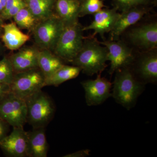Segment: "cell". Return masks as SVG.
<instances>
[{"instance_id": "obj_1", "label": "cell", "mask_w": 157, "mask_h": 157, "mask_svg": "<svg viewBox=\"0 0 157 157\" xmlns=\"http://www.w3.org/2000/svg\"><path fill=\"white\" fill-rule=\"evenodd\" d=\"M108 50L92 36L84 37L81 50L71 62L88 76L101 74L107 67Z\"/></svg>"}, {"instance_id": "obj_2", "label": "cell", "mask_w": 157, "mask_h": 157, "mask_svg": "<svg viewBox=\"0 0 157 157\" xmlns=\"http://www.w3.org/2000/svg\"><path fill=\"white\" fill-rule=\"evenodd\" d=\"M115 73L112 97L117 104L130 110L135 107L138 97L145 90V85L135 77L128 66Z\"/></svg>"}, {"instance_id": "obj_3", "label": "cell", "mask_w": 157, "mask_h": 157, "mask_svg": "<svg viewBox=\"0 0 157 157\" xmlns=\"http://www.w3.org/2000/svg\"><path fill=\"white\" fill-rule=\"evenodd\" d=\"M83 28L78 21L65 25L54 49L55 54L63 60L71 63L83 45Z\"/></svg>"}, {"instance_id": "obj_4", "label": "cell", "mask_w": 157, "mask_h": 157, "mask_svg": "<svg viewBox=\"0 0 157 157\" xmlns=\"http://www.w3.org/2000/svg\"><path fill=\"white\" fill-rule=\"evenodd\" d=\"M27 107V122L34 128L44 127L54 114L55 107L50 98L42 90L25 99Z\"/></svg>"}, {"instance_id": "obj_5", "label": "cell", "mask_w": 157, "mask_h": 157, "mask_svg": "<svg viewBox=\"0 0 157 157\" xmlns=\"http://www.w3.org/2000/svg\"><path fill=\"white\" fill-rule=\"evenodd\" d=\"M65 25L56 14L37 23L33 29L34 41L42 49L54 50Z\"/></svg>"}, {"instance_id": "obj_6", "label": "cell", "mask_w": 157, "mask_h": 157, "mask_svg": "<svg viewBox=\"0 0 157 157\" xmlns=\"http://www.w3.org/2000/svg\"><path fill=\"white\" fill-rule=\"evenodd\" d=\"M45 78L39 67L15 73L10 85L11 91L25 99L45 86Z\"/></svg>"}, {"instance_id": "obj_7", "label": "cell", "mask_w": 157, "mask_h": 157, "mask_svg": "<svg viewBox=\"0 0 157 157\" xmlns=\"http://www.w3.org/2000/svg\"><path fill=\"white\" fill-rule=\"evenodd\" d=\"M0 117L13 128H23L27 122L25 100L10 91L0 103Z\"/></svg>"}, {"instance_id": "obj_8", "label": "cell", "mask_w": 157, "mask_h": 157, "mask_svg": "<svg viewBox=\"0 0 157 157\" xmlns=\"http://www.w3.org/2000/svg\"><path fill=\"white\" fill-rule=\"evenodd\" d=\"M135 77L144 85L157 82L156 49L142 52L128 66Z\"/></svg>"}, {"instance_id": "obj_9", "label": "cell", "mask_w": 157, "mask_h": 157, "mask_svg": "<svg viewBox=\"0 0 157 157\" xmlns=\"http://www.w3.org/2000/svg\"><path fill=\"white\" fill-rule=\"evenodd\" d=\"M99 42L108 50V61L110 63L109 75L120 68L129 66L135 58L133 49L124 41L110 40Z\"/></svg>"}, {"instance_id": "obj_10", "label": "cell", "mask_w": 157, "mask_h": 157, "mask_svg": "<svg viewBox=\"0 0 157 157\" xmlns=\"http://www.w3.org/2000/svg\"><path fill=\"white\" fill-rule=\"evenodd\" d=\"M132 45L142 50L148 51L157 47V22L153 21L135 27L127 34Z\"/></svg>"}, {"instance_id": "obj_11", "label": "cell", "mask_w": 157, "mask_h": 157, "mask_svg": "<svg viewBox=\"0 0 157 157\" xmlns=\"http://www.w3.org/2000/svg\"><path fill=\"white\" fill-rule=\"evenodd\" d=\"M84 89L85 99L88 106H98L104 103L112 97L110 92L112 83L108 79L98 74L95 79H88L81 82Z\"/></svg>"}, {"instance_id": "obj_12", "label": "cell", "mask_w": 157, "mask_h": 157, "mask_svg": "<svg viewBox=\"0 0 157 157\" xmlns=\"http://www.w3.org/2000/svg\"><path fill=\"white\" fill-rule=\"evenodd\" d=\"M27 132L23 128H13L11 134L0 141V148L8 156L27 157Z\"/></svg>"}, {"instance_id": "obj_13", "label": "cell", "mask_w": 157, "mask_h": 157, "mask_svg": "<svg viewBox=\"0 0 157 157\" xmlns=\"http://www.w3.org/2000/svg\"><path fill=\"white\" fill-rule=\"evenodd\" d=\"M149 10L146 6H139L120 13L113 28L110 32V40H119L121 36L128 29L142 19Z\"/></svg>"}, {"instance_id": "obj_14", "label": "cell", "mask_w": 157, "mask_h": 157, "mask_svg": "<svg viewBox=\"0 0 157 157\" xmlns=\"http://www.w3.org/2000/svg\"><path fill=\"white\" fill-rule=\"evenodd\" d=\"M113 7V9H103L94 14V18L89 25L83 27V30H93L94 34L92 35L94 37L99 34L104 40V35L109 33L115 24L116 21L119 17L120 13Z\"/></svg>"}, {"instance_id": "obj_15", "label": "cell", "mask_w": 157, "mask_h": 157, "mask_svg": "<svg viewBox=\"0 0 157 157\" xmlns=\"http://www.w3.org/2000/svg\"><path fill=\"white\" fill-rule=\"evenodd\" d=\"M39 51L36 47L27 46L9 57L15 73L38 67Z\"/></svg>"}, {"instance_id": "obj_16", "label": "cell", "mask_w": 157, "mask_h": 157, "mask_svg": "<svg viewBox=\"0 0 157 157\" xmlns=\"http://www.w3.org/2000/svg\"><path fill=\"white\" fill-rule=\"evenodd\" d=\"M27 156L30 157H46L48 144L44 127L34 128L27 132Z\"/></svg>"}, {"instance_id": "obj_17", "label": "cell", "mask_w": 157, "mask_h": 157, "mask_svg": "<svg viewBox=\"0 0 157 157\" xmlns=\"http://www.w3.org/2000/svg\"><path fill=\"white\" fill-rule=\"evenodd\" d=\"M1 39L9 50L19 49L30 39L29 36L22 33L14 22L4 24Z\"/></svg>"}, {"instance_id": "obj_18", "label": "cell", "mask_w": 157, "mask_h": 157, "mask_svg": "<svg viewBox=\"0 0 157 157\" xmlns=\"http://www.w3.org/2000/svg\"><path fill=\"white\" fill-rule=\"evenodd\" d=\"M80 5L79 0H56V14L65 25L78 22Z\"/></svg>"}, {"instance_id": "obj_19", "label": "cell", "mask_w": 157, "mask_h": 157, "mask_svg": "<svg viewBox=\"0 0 157 157\" xmlns=\"http://www.w3.org/2000/svg\"><path fill=\"white\" fill-rule=\"evenodd\" d=\"M38 67L45 78L51 76L59 68L64 65L63 60L46 49L39 50L38 57Z\"/></svg>"}, {"instance_id": "obj_20", "label": "cell", "mask_w": 157, "mask_h": 157, "mask_svg": "<svg viewBox=\"0 0 157 157\" xmlns=\"http://www.w3.org/2000/svg\"><path fill=\"white\" fill-rule=\"evenodd\" d=\"M27 7L38 22L50 17L56 0H24Z\"/></svg>"}, {"instance_id": "obj_21", "label": "cell", "mask_w": 157, "mask_h": 157, "mask_svg": "<svg viewBox=\"0 0 157 157\" xmlns=\"http://www.w3.org/2000/svg\"><path fill=\"white\" fill-rule=\"evenodd\" d=\"M81 71V69L76 66L63 65L51 76L45 78V86H58L65 82L76 78Z\"/></svg>"}, {"instance_id": "obj_22", "label": "cell", "mask_w": 157, "mask_h": 157, "mask_svg": "<svg viewBox=\"0 0 157 157\" xmlns=\"http://www.w3.org/2000/svg\"><path fill=\"white\" fill-rule=\"evenodd\" d=\"M13 18L20 28L29 31H33L38 22L26 6L21 9Z\"/></svg>"}, {"instance_id": "obj_23", "label": "cell", "mask_w": 157, "mask_h": 157, "mask_svg": "<svg viewBox=\"0 0 157 157\" xmlns=\"http://www.w3.org/2000/svg\"><path fill=\"white\" fill-rule=\"evenodd\" d=\"M105 7L104 0H84L81 2L79 17L95 14Z\"/></svg>"}, {"instance_id": "obj_24", "label": "cell", "mask_w": 157, "mask_h": 157, "mask_svg": "<svg viewBox=\"0 0 157 157\" xmlns=\"http://www.w3.org/2000/svg\"><path fill=\"white\" fill-rule=\"evenodd\" d=\"M14 74L15 72L9 58L3 57L0 60V82L10 86Z\"/></svg>"}, {"instance_id": "obj_25", "label": "cell", "mask_w": 157, "mask_h": 157, "mask_svg": "<svg viewBox=\"0 0 157 157\" xmlns=\"http://www.w3.org/2000/svg\"><path fill=\"white\" fill-rule=\"evenodd\" d=\"M114 7L122 12L137 6H147L150 0H112Z\"/></svg>"}, {"instance_id": "obj_26", "label": "cell", "mask_w": 157, "mask_h": 157, "mask_svg": "<svg viewBox=\"0 0 157 157\" xmlns=\"http://www.w3.org/2000/svg\"><path fill=\"white\" fill-rule=\"evenodd\" d=\"M26 6V5L24 0H20L8 11L0 14V17L3 20L11 19L13 18L21 9Z\"/></svg>"}, {"instance_id": "obj_27", "label": "cell", "mask_w": 157, "mask_h": 157, "mask_svg": "<svg viewBox=\"0 0 157 157\" xmlns=\"http://www.w3.org/2000/svg\"><path fill=\"white\" fill-rule=\"evenodd\" d=\"M9 125V124L0 117V141L8 135Z\"/></svg>"}, {"instance_id": "obj_28", "label": "cell", "mask_w": 157, "mask_h": 157, "mask_svg": "<svg viewBox=\"0 0 157 157\" xmlns=\"http://www.w3.org/2000/svg\"><path fill=\"white\" fill-rule=\"evenodd\" d=\"M11 91L10 86L0 82V103Z\"/></svg>"}, {"instance_id": "obj_29", "label": "cell", "mask_w": 157, "mask_h": 157, "mask_svg": "<svg viewBox=\"0 0 157 157\" xmlns=\"http://www.w3.org/2000/svg\"><path fill=\"white\" fill-rule=\"evenodd\" d=\"M90 150L85 149L69 154L64 156V157H85L88 156L90 155Z\"/></svg>"}, {"instance_id": "obj_30", "label": "cell", "mask_w": 157, "mask_h": 157, "mask_svg": "<svg viewBox=\"0 0 157 157\" xmlns=\"http://www.w3.org/2000/svg\"><path fill=\"white\" fill-rule=\"evenodd\" d=\"M7 1V0H0V14L5 9Z\"/></svg>"}, {"instance_id": "obj_31", "label": "cell", "mask_w": 157, "mask_h": 157, "mask_svg": "<svg viewBox=\"0 0 157 157\" xmlns=\"http://www.w3.org/2000/svg\"><path fill=\"white\" fill-rule=\"evenodd\" d=\"M4 25V20L0 17V39H1L3 33V26Z\"/></svg>"}, {"instance_id": "obj_32", "label": "cell", "mask_w": 157, "mask_h": 157, "mask_svg": "<svg viewBox=\"0 0 157 157\" xmlns=\"http://www.w3.org/2000/svg\"><path fill=\"white\" fill-rule=\"evenodd\" d=\"M3 50V45L1 43V42H0V54H1V53L2 52V51Z\"/></svg>"}, {"instance_id": "obj_33", "label": "cell", "mask_w": 157, "mask_h": 157, "mask_svg": "<svg viewBox=\"0 0 157 157\" xmlns=\"http://www.w3.org/2000/svg\"><path fill=\"white\" fill-rule=\"evenodd\" d=\"M152 1V3L155 5V6H156L157 4V0H150Z\"/></svg>"}, {"instance_id": "obj_34", "label": "cell", "mask_w": 157, "mask_h": 157, "mask_svg": "<svg viewBox=\"0 0 157 157\" xmlns=\"http://www.w3.org/2000/svg\"><path fill=\"white\" fill-rule=\"evenodd\" d=\"M79 1H80V2H82V1H84V0H79Z\"/></svg>"}]
</instances>
